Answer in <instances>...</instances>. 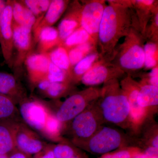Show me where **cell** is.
Masks as SVG:
<instances>
[{
    "mask_svg": "<svg viewBox=\"0 0 158 158\" xmlns=\"http://www.w3.org/2000/svg\"><path fill=\"white\" fill-rule=\"evenodd\" d=\"M121 142V136L118 131L104 127L90 138L88 148L92 153L105 154L118 148Z\"/></svg>",
    "mask_w": 158,
    "mask_h": 158,
    "instance_id": "obj_9",
    "label": "cell"
},
{
    "mask_svg": "<svg viewBox=\"0 0 158 158\" xmlns=\"http://www.w3.org/2000/svg\"><path fill=\"white\" fill-rule=\"evenodd\" d=\"M0 93L9 97L15 104L27 98L25 91L11 74L0 72Z\"/></svg>",
    "mask_w": 158,
    "mask_h": 158,
    "instance_id": "obj_15",
    "label": "cell"
},
{
    "mask_svg": "<svg viewBox=\"0 0 158 158\" xmlns=\"http://www.w3.org/2000/svg\"><path fill=\"white\" fill-rule=\"evenodd\" d=\"M98 57V54L96 52L88 54L74 66L70 79L73 77L74 80H81L82 77L94 65Z\"/></svg>",
    "mask_w": 158,
    "mask_h": 158,
    "instance_id": "obj_24",
    "label": "cell"
},
{
    "mask_svg": "<svg viewBox=\"0 0 158 158\" xmlns=\"http://www.w3.org/2000/svg\"><path fill=\"white\" fill-rule=\"evenodd\" d=\"M13 23L18 25L32 31L36 24V17L22 2L12 1Z\"/></svg>",
    "mask_w": 158,
    "mask_h": 158,
    "instance_id": "obj_18",
    "label": "cell"
},
{
    "mask_svg": "<svg viewBox=\"0 0 158 158\" xmlns=\"http://www.w3.org/2000/svg\"><path fill=\"white\" fill-rule=\"evenodd\" d=\"M101 93L93 88L75 94L62 103L56 113V116L60 122L73 120L85 111L90 102L97 98Z\"/></svg>",
    "mask_w": 158,
    "mask_h": 158,
    "instance_id": "obj_4",
    "label": "cell"
},
{
    "mask_svg": "<svg viewBox=\"0 0 158 158\" xmlns=\"http://www.w3.org/2000/svg\"><path fill=\"white\" fill-rule=\"evenodd\" d=\"M36 17V24L40 21L48 9L50 0H25L22 1Z\"/></svg>",
    "mask_w": 158,
    "mask_h": 158,
    "instance_id": "obj_28",
    "label": "cell"
},
{
    "mask_svg": "<svg viewBox=\"0 0 158 158\" xmlns=\"http://www.w3.org/2000/svg\"><path fill=\"white\" fill-rule=\"evenodd\" d=\"M134 158H158V148H148L143 153L138 154Z\"/></svg>",
    "mask_w": 158,
    "mask_h": 158,
    "instance_id": "obj_35",
    "label": "cell"
},
{
    "mask_svg": "<svg viewBox=\"0 0 158 158\" xmlns=\"http://www.w3.org/2000/svg\"><path fill=\"white\" fill-rule=\"evenodd\" d=\"M88 42H92L95 44L88 32L80 27L67 37L62 45L68 50L77 46Z\"/></svg>",
    "mask_w": 158,
    "mask_h": 158,
    "instance_id": "obj_25",
    "label": "cell"
},
{
    "mask_svg": "<svg viewBox=\"0 0 158 158\" xmlns=\"http://www.w3.org/2000/svg\"><path fill=\"white\" fill-rule=\"evenodd\" d=\"M123 72L114 65L98 62L82 77L81 80L84 85L94 86L116 79V77Z\"/></svg>",
    "mask_w": 158,
    "mask_h": 158,
    "instance_id": "obj_10",
    "label": "cell"
},
{
    "mask_svg": "<svg viewBox=\"0 0 158 158\" xmlns=\"http://www.w3.org/2000/svg\"><path fill=\"white\" fill-rule=\"evenodd\" d=\"M144 66L147 69L156 67L158 62V47L156 43H147L144 46Z\"/></svg>",
    "mask_w": 158,
    "mask_h": 158,
    "instance_id": "obj_30",
    "label": "cell"
},
{
    "mask_svg": "<svg viewBox=\"0 0 158 158\" xmlns=\"http://www.w3.org/2000/svg\"><path fill=\"white\" fill-rule=\"evenodd\" d=\"M141 153L138 148H127L115 152L105 154L101 158H134Z\"/></svg>",
    "mask_w": 158,
    "mask_h": 158,
    "instance_id": "obj_34",
    "label": "cell"
},
{
    "mask_svg": "<svg viewBox=\"0 0 158 158\" xmlns=\"http://www.w3.org/2000/svg\"><path fill=\"white\" fill-rule=\"evenodd\" d=\"M16 148L10 123L0 122V154L8 156Z\"/></svg>",
    "mask_w": 158,
    "mask_h": 158,
    "instance_id": "obj_22",
    "label": "cell"
},
{
    "mask_svg": "<svg viewBox=\"0 0 158 158\" xmlns=\"http://www.w3.org/2000/svg\"><path fill=\"white\" fill-rule=\"evenodd\" d=\"M13 44L17 55L13 66L20 67L24 63L26 58L31 54L33 48L32 31H28L13 22Z\"/></svg>",
    "mask_w": 158,
    "mask_h": 158,
    "instance_id": "obj_11",
    "label": "cell"
},
{
    "mask_svg": "<svg viewBox=\"0 0 158 158\" xmlns=\"http://www.w3.org/2000/svg\"><path fill=\"white\" fill-rule=\"evenodd\" d=\"M72 126L77 138L85 139L94 134L97 128L98 123L93 113L85 110L73 119Z\"/></svg>",
    "mask_w": 158,
    "mask_h": 158,
    "instance_id": "obj_14",
    "label": "cell"
},
{
    "mask_svg": "<svg viewBox=\"0 0 158 158\" xmlns=\"http://www.w3.org/2000/svg\"><path fill=\"white\" fill-rule=\"evenodd\" d=\"M121 89L127 97L130 106V117L135 124L142 121L145 116V108L138 104V96L140 88L130 77H127L121 82Z\"/></svg>",
    "mask_w": 158,
    "mask_h": 158,
    "instance_id": "obj_13",
    "label": "cell"
},
{
    "mask_svg": "<svg viewBox=\"0 0 158 158\" xmlns=\"http://www.w3.org/2000/svg\"><path fill=\"white\" fill-rule=\"evenodd\" d=\"M34 158H55L52 147H46L40 152L35 155Z\"/></svg>",
    "mask_w": 158,
    "mask_h": 158,
    "instance_id": "obj_36",
    "label": "cell"
},
{
    "mask_svg": "<svg viewBox=\"0 0 158 158\" xmlns=\"http://www.w3.org/2000/svg\"><path fill=\"white\" fill-rule=\"evenodd\" d=\"M6 3H7V1L0 0V25H1L3 12L6 7Z\"/></svg>",
    "mask_w": 158,
    "mask_h": 158,
    "instance_id": "obj_38",
    "label": "cell"
},
{
    "mask_svg": "<svg viewBox=\"0 0 158 158\" xmlns=\"http://www.w3.org/2000/svg\"><path fill=\"white\" fill-rule=\"evenodd\" d=\"M154 1L152 0H139L134 2V5L137 10L138 16L140 20V27L142 30V33L145 32V28L148 21L145 18L146 16L150 15V12L153 11L154 6Z\"/></svg>",
    "mask_w": 158,
    "mask_h": 158,
    "instance_id": "obj_26",
    "label": "cell"
},
{
    "mask_svg": "<svg viewBox=\"0 0 158 158\" xmlns=\"http://www.w3.org/2000/svg\"><path fill=\"white\" fill-rule=\"evenodd\" d=\"M46 79L51 82L61 83L69 82L70 78L66 72L50 62Z\"/></svg>",
    "mask_w": 158,
    "mask_h": 158,
    "instance_id": "obj_31",
    "label": "cell"
},
{
    "mask_svg": "<svg viewBox=\"0 0 158 158\" xmlns=\"http://www.w3.org/2000/svg\"><path fill=\"white\" fill-rule=\"evenodd\" d=\"M52 148L55 158H72L77 155L73 148L67 144H57Z\"/></svg>",
    "mask_w": 158,
    "mask_h": 158,
    "instance_id": "obj_33",
    "label": "cell"
},
{
    "mask_svg": "<svg viewBox=\"0 0 158 158\" xmlns=\"http://www.w3.org/2000/svg\"><path fill=\"white\" fill-rule=\"evenodd\" d=\"M149 85L158 87V76L149 77Z\"/></svg>",
    "mask_w": 158,
    "mask_h": 158,
    "instance_id": "obj_39",
    "label": "cell"
},
{
    "mask_svg": "<svg viewBox=\"0 0 158 158\" xmlns=\"http://www.w3.org/2000/svg\"><path fill=\"white\" fill-rule=\"evenodd\" d=\"M102 90L103 98L101 104L103 116L107 121L114 123L124 121L130 115L127 97L119 88L116 79L107 82Z\"/></svg>",
    "mask_w": 158,
    "mask_h": 158,
    "instance_id": "obj_2",
    "label": "cell"
},
{
    "mask_svg": "<svg viewBox=\"0 0 158 158\" xmlns=\"http://www.w3.org/2000/svg\"><path fill=\"white\" fill-rule=\"evenodd\" d=\"M9 123L18 149L31 155L37 154L46 147L39 136L25 123L21 121Z\"/></svg>",
    "mask_w": 158,
    "mask_h": 158,
    "instance_id": "obj_5",
    "label": "cell"
},
{
    "mask_svg": "<svg viewBox=\"0 0 158 158\" xmlns=\"http://www.w3.org/2000/svg\"><path fill=\"white\" fill-rule=\"evenodd\" d=\"M94 44L88 42L68 50V56L71 67L74 66L82 59L90 53Z\"/></svg>",
    "mask_w": 158,
    "mask_h": 158,
    "instance_id": "obj_27",
    "label": "cell"
},
{
    "mask_svg": "<svg viewBox=\"0 0 158 158\" xmlns=\"http://www.w3.org/2000/svg\"><path fill=\"white\" fill-rule=\"evenodd\" d=\"M72 158H81L80 156H79L78 155H77L74 156Z\"/></svg>",
    "mask_w": 158,
    "mask_h": 158,
    "instance_id": "obj_42",
    "label": "cell"
},
{
    "mask_svg": "<svg viewBox=\"0 0 158 158\" xmlns=\"http://www.w3.org/2000/svg\"><path fill=\"white\" fill-rule=\"evenodd\" d=\"M152 147L158 148V136L155 137L152 141Z\"/></svg>",
    "mask_w": 158,
    "mask_h": 158,
    "instance_id": "obj_40",
    "label": "cell"
},
{
    "mask_svg": "<svg viewBox=\"0 0 158 158\" xmlns=\"http://www.w3.org/2000/svg\"><path fill=\"white\" fill-rule=\"evenodd\" d=\"M133 19L129 6L112 2L106 6L98 39L102 55L112 53L119 39L133 27Z\"/></svg>",
    "mask_w": 158,
    "mask_h": 158,
    "instance_id": "obj_1",
    "label": "cell"
},
{
    "mask_svg": "<svg viewBox=\"0 0 158 158\" xmlns=\"http://www.w3.org/2000/svg\"><path fill=\"white\" fill-rule=\"evenodd\" d=\"M29 156L16 148L9 154L7 157L8 158H29Z\"/></svg>",
    "mask_w": 158,
    "mask_h": 158,
    "instance_id": "obj_37",
    "label": "cell"
},
{
    "mask_svg": "<svg viewBox=\"0 0 158 158\" xmlns=\"http://www.w3.org/2000/svg\"><path fill=\"white\" fill-rule=\"evenodd\" d=\"M106 5L104 1H92L86 3L81 11V26L95 44Z\"/></svg>",
    "mask_w": 158,
    "mask_h": 158,
    "instance_id": "obj_8",
    "label": "cell"
},
{
    "mask_svg": "<svg viewBox=\"0 0 158 158\" xmlns=\"http://www.w3.org/2000/svg\"><path fill=\"white\" fill-rule=\"evenodd\" d=\"M16 104L9 97L0 93V122L20 121Z\"/></svg>",
    "mask_w": 158,
    "mask_h": 158,
    "instance_id": "obj_20",
    "label": "cell"
},
{
    "mask_svg": "<svg viewBox=\"0 0 158 158\" xmlns=\"http://www.w3.org/2000/svg\"><path fill=\"white\" fill-rule=\"evenodd\" d=\"M74 6L59 23L58 30L60 44L62 45L65 39L81 27V17L82 8L78 5Z\"/></svg>",
    "mask_w": 158,
    "mask_h": 158,
    "instance_id": "obj_17",
    "label": "cell"
},
{
    "mask_svg": "<svg viewBox=\"0 0 158 158\" xmlns=\"http://www.w3.org/2000/svg\"><path fill=\"white\" fill-rule=\"evenodd\" d=\"M20 116L26 125L42 133L50 113L45 105L39 101L26 98L19 103Z\"/></svg>",
    "mask_w": 158,
    "mask_h": 158,
    "instance_id": "obj_6",
    "label": "cell"
},
{
    "mask_svg": "<svg viewBox=\"0 0 158 158\" xmlns=\"http://www.w3.org/2000/svg\"><path fill=\"white\" fill-rule=\"evenodd\" d=\"M47 53L50 62L66 72L70 78L72 67L69 58L68 50L63 45H59Z\"/></svg>",
    "mask_w": 158,
    "mask_h": 158,
    "instance_id": "obj_21",
    "label": "cell"
},
{
    "mask_svg": "<svg viewBox=\"0 0 158 158\" xmlns=\"http://www.w3.org/2000/svg\"><path fill=\"white\" fill-rule=\"evenodd\" d=\"M34 36L35 40L38 42L40 53H48L60 44L58 30L53 27L41 29Z\"/></svg>",
    "mask_w": 158,
    "mask_h": 158,
    "instance_id": "obj_19",
    "label": "cell"
},
{
    "mask_svg": "<svg viewBox=\"0 0 158 158\" xmlns=\"http://www.w3.org/2000/svg\"><path fill=\"white\" fill-rule=\"evenodd\" d=\"M138 105L143 108L157 106L158 87L145 85L140 88L138 96Z\"/></svg>",
    "mask_w": 158,
    "mask_h": 158,
    "instance_id": "obj_23",
    "label": "cell"
},
{
    "mask_svg": "<svg viewBox=\"0 0 158 158\" xmlns=\"http://www.w3.org/2000/svg\"><path fill=\"white\" fill-rule=\"evenodd\" d=\"M50 60L47 53H31L26 58L24 63L32 84L37 85L46 79Z\"/></svg>",
    "mask_w": 158,
    "mask_h": 158,
    "instance_id": "obj_12",
    "label": "cell"
},
{
    "mask_svg": "<svg viewBox=\"0 0 158 158\" xmlns=\"http://www.w3.org/2000/svg\"><path fill=\"white\" fill-rule=\"evenodd\" d=\"M0 158H8L7 155H5L0 154Z\"/></svg>",
    "mask_w": 158,
    "mask_h": 158,
    "instance_id": "obj_41",
    "label": "cell"
},
{
    "mask_svg": "<svg viewBox=\"0 0 158 158\" xmlns=\"http://www.w3.org/2000/svg\"><path fill=\"white\" fill-rule=\"evenodd\" d=\"M0 47L3 58L9 67L13 64V29L12 1H7L0 25Z\"/></svg>",
    "mask_w": 158,
    "mask_h": 158,
    "instance_id": "obj_7",
    "label": "cell"
},
{
    "mask_svg": "<svg viewBox=\"0 0 158 158\" xmlns=\"http://www.w3.org/2000/svg\"><path fill=\"white\" fill-rule=\"evenodd\" d=\"M69 82H51L44 94L47 97L57 98L64 94L69 88Z\"/></svg>",
    "mask_w": 158,
    "mask_h": 158,
    "instance_id": "obj_32",
    "label": "cell"
},
{
    "mask_svg": "<svg viewBox=\"0 0 158 158\" xmlns=\"http://www.w3.org/2000/svg\"><path fill=\"white\" fill-rule=\"evenodd\" d=\"M61 129L62 123L57 119L56 115L50 113L41 133L49 139L56 140L60 136Z\"/></svg>",
    "mask_w": 158,
    "mask_h": 158,
    "instance_id": "obj_29",
    "label": "cell"
},
{
    "mask_svg": "<svg viewBox=\"0 0 158 158\" xmlns=\"http://www.w3.org/2000/svg\"><path fill=\"white\" fill-rule=\"evenodd\" d=\"M0 49H1V47H0Z\"/></svg>",
    "mask_w": 158,
    "mask_h": 158,
    "instance_id": "obj_43",
    "label": "cell"
},
{
    "mask_svg": "<svg viewBox=\"0 0 158 158\" xmlns=\"http://www.w3.org/2000/svg\"><path fill=\"white\" fill-rule=\"evenodd\" d=\"M69 1L65 0L51 1L48 9L40 21L34 26V35L41 29L52 27L62 16L68 6Z\"/></svg>",
    "mask_w": 158,
    "mask_h": 158,
    "instance_id": "obj_16",
    "label": "cell"
},
{
    "mask_svg": "<svg viewBox=\"0 0 158 158\" xmlns=\"http://www.w3.org/2000/svg\"><path fill=\"white\" fill-rule=\"evenodd\" d=\"M118 53L116 67L123 71H134L144 66V52L142 36L132 27Z\"/></svg>",
    "mask_w": 158,
    "mask_h": 158,
    "instance_id": "obj_3",
    "label": "cell"
}]
</instances>
